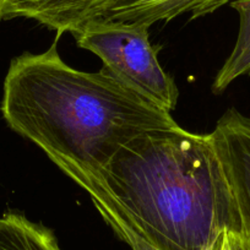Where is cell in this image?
I'll use <instances>...</instances> for the list:
<instances>
[{
    "label": "cell",
    "mask_w": 250,
    "mask_h": 250,
    "mask_svg": "<svg viewBox=\"0 0 250 250\" xmlns=\"http://www.w3.org/2000/svg\"><path fill=\"white\" fill-rule=\"evenodd\" d=\"M86 170L156 250H212L227 232L243 234L211 134L180 126L148 131L123 145L103 169Z\"/></svg>",
    "instance_id": "1"
},
{
    "label": "cell",
    "mask_w": 250,
    "mask_h": 250,
    "mask_svg": "<svg viewBox=\"0 0 250 250\" xmlns=\"http://www.w3.org/2000/svg\"><path fill=\"white\" fill-rule=\"evenodd\" d=\"M57 43L58 37L45 52L11 60L1 101L9 126L53 162L98 172L136 136L179 126L170 112L104 68L85 73L69 66Z\"/></svg>",
    "instance_id": "2"
},
{
    "label": "cell",
    "mask_w": 250,
    "mask_h": 250,
    "mask_svg": "<svg viewBox=\"0 0 250 250\" xmlns=\"http://www.w3.org/2000/svg\"><path fill=\"white\" fill-rule=\"evenodd\" d=\"M229 0H14L5 19L26 18L71 35L91 22H118L150 27L184 14L208 15Z\"/></svg>",
    "instance_id": "3"
},
{
    "label": "cell",
    "mask_w": 250,
    "mask_h": 250,
    "mask_svg": "<svg viewBox=\"0 0 250 250\" xmlns=\"http://www.w3.org/2000/svg\"><path fill=\"white\" fill-rule=\"evenodd\" d=\"M73 36L79 47L100 57L103 68L114 78L168 112L174 109L179 92L158 62L148 41V27L91 22Z\"/></svg>",
    "instance_id": "4"
},
{
    "label": "cell",
    "mask_w": 250,
    "mask_h": 250,
    "mask_svg": "<svg viewBox=\"0 0 250 250\" xmlns=\"http://www.w3.org/2000/svg\"><path fill=\"white\" fill-rule=\"evenodd\" d=\"M250 248V118L228 109L211 133Z\"/></svg>",
    "instance_id": "5"
},
{
    "label": "cell",
    "mask_w": 250,
    "mask_h": 250,
    "mask_svg": "<svg viewBox=\"0 0 250 250\" xmlns=\"http://www.w3.org/2000/svg\"><path fill=\"white\" fill-rule=\"evenodd\" d=\"M0 250H62L52 229L32 222L22 213L0 217Z\"/></svg>",
    "instance_id": "6"
},
{
    "label": "cell",
    "mask_w": 250,
    "mask_h": 250,
    "mask_svg": "<svg viewBox=\"0 0 250 250\" xmlns=\"http://www.w3.org/2000/svg\"><path fill=\"white\" fill-rule=\"evenodd\" d=\"M230 6L239 15L237 42L212 83V91L222 93L238 78L250 75V0H234Z\"/></svg>",
    "instance_id": "7"
},
{
    "label": "cell",
    "mask_w": 250,
    "mask_h": 250,
    "mask_svg": "<svg viewBox=\"0 0 250 250\" xmlns=\"http://www.w3.org/2000/svg\"><path fill=\"white\" fill-rule=\"evenodd\" d=\"M212 250H250V248L242 233L227 232Z\"/></svg>",
    "instance_id": "8"
},
{
    "label": "cell",
    "mask_w": 250,
    "mask_h": 250,
    "mask_svg": "<svg viewBox=\"0 0 250 250\" xmlns=\"http://www.w3.org/2000/svg\"><path fill=\"white\" fill-rule=\"evenodd\" d=\"M14 0H0V20L5 18V14L8 11L9 6L11 5Z\"/></svg>",
    "instance_id": "9"
}]
</instances>
